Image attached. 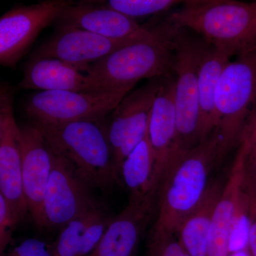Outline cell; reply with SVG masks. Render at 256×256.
<instances>
[{"instance_id":"cell-27","label":"cell","mask_w":256,"mask_h":256,"mask_svg":"<svg viewBox=\"0 0 256 256\" xmlns=\"http://www.w3.org/2000/svg\"><path fill=\"white\" fill-rule=\"evenodd\" d=\"M8 256H53L50 246L36 239H28L13 249Z\"/></svg>"},{"instance_id":"cell-24","label":"cell","mask_w":256,"mask_h":256,"mask_svg":"<svg viewBox=\"0 0 256 256\" xmlns=\"http://www.w3.org/2000/svg\"><path fill=\"white\" fill-rule=\"evenodd\" d=\"M146 256H192L175 235L170 232L152 230Z\"/></svg>"},{"instance_id":"cell-23","label":"cell","mask_w":256,"mask_h":256,"mask_svg":"<svg viewBox=\"0 0 256 256\" xmlns=\"http://www.w3.org/2000/svg\"><path fill=\"white\" fill-rule=\"evenodd\" d=\"M181 2L175 0H109L104 2L106 6L133 20L164 12Z\"/></svg>"},{"instance_id":"cell-18","label":"cell","mask_w":256,"mask_h":256,"mask_svg":"<svg viewBox=\"0 0 256 256\" xmlns=\"http://www.w3.org/2000/svg\"><path fill=\"white\" fill-rule=\"evenodd\" d=\"M18 86L42 92H94L86 74L70 64L50 58L32 57Z\"/></svg>"},{"instance_id":"cell-14","label":"cell","mask_w":256,"mask_h":256,"mask_svg":"<svg viewBox=\"0 0 256 256\" xmlns=\"http://www.w3.org/2000/svg\"><path fill=\"white\" fill-rule=\"evenodd\" d=\"M24 194L28 214L38 228H45L44 200L52 166V151L40 128L30 122L20 126Z\"/></svg>"},{"instance_id":"cell-2","label":"cell","mask_w":256,"mask_h":256,"mask_svg":"<svg viewBox=\"0 0 256 256\" xmlns=\"http://www.w3.org/2000/svg\"><path fill=\"white\" fill-rule=\"evenodd\" d=\"M226 156L218 130L182 158L165 176L156 202L152 230L175 234L185 216L202 200L214 170Z\"/></svg>"},{"instance_id":"cell-13","label":"cell","mask_w":256,"mask_h":256,"mask_svg":"<svg viewBox=\"0 0 256 256\" xmlns=\"http://www.w3.org/2000/svg\"><path fill=\"white\" fill-rule=\"evenodd\" d=\"M136 42L110 40L80 28H57L53 36L42 44L32 57L56 58L86 72L89 66Z\"/></svg>"},{"instance_id":"cell-28","label":"cell","mask_w":256,"mask_h":256,"mask_svg":"<svg viewBox=\"0 0 256 256\" xmlns=\"http://www.w3.org/2000/svg\"><path fill=\"white\" fill-rule=\"evenodd\" d=\"M249 137H250V146L246 156V170L248 174L252 178L256 186V122L255 111L252 114V120L248 126Z\"/></svg>"},{"instance_id":"cell-22","label":"cell","mask_w":256,"mask_h":256,"mask_svg":"<svg viewBox=\"0 0 256 256\" xmlns=\"http://www.w3.org/2000/svg\"><path fill=\"white\" fill-rule=\"evenodd\" d=\"M101 205L84 212L62 228L54 244L50 246L53 256H80L84 237L89 225L104 210Z\"/></svg>"},{"instance_id":"cell-6","label":"cell","mask_w":256,"mask_h":256,"mask_svg":"<svg viewBox=\"0 0 256 256\" xmlns=\"http://www.w3.org/2000/svg\"><path fill=\"white\" fill-rule=\"evenodd\" d=\"M256 107V50L239 56L224 68L215 96V129L226 154L238 148Z\"/></svg>"},{"instance_id":"cell-12","label":"cell","mask_w":256,"mask_h":256,"mask_svg":"<svg viewBox=\"0 0 256 256\" xmlns=\"http://www.w3.org/2000/svg\"><path fill=\"white\" fill-rule=\"evenodd\" d=\"M13 104L12 88L2 84L0 88V194L22 220L28 210L23 190L21 130L15 120Z\"/></svg>"},{"instance_id":"cell-16","label":"cell","mask_w":256,"mask_h":256,"mask_svg":"<svg viewBox=\"0 0 256 256\" xmlns=\"http://www.w3.org/2000/svg\"><path fill=\"white\" fill-rule=\"evenodd\" d=\"M158 196L129 198L111 220L97 246L87 256H136L148 224L156 213Z\"/></svg>"},{"instance_id":"cell-10","label":"cell","mask_w":256,"mask_h":256,"mask_svg":"<svg viewBox=\"0 0 256 256\" xmlns=\"http://www.w3.org/2000/svg\"><path fill=\"white\" fill-rule=\"evenodd\" d=\"M68 0H46L6 12L0 18V64L15 68L42 31L56 22Z\"/></svg>"},{"instance_id":"cell-1","label":"cell","mask_w":256,"mask_h":256,"mask_svg":"<svg viewBox=\"0 0 256 256\" xmlns=\"http://www.w3.org/2000/svg\"><path fill=\"white\" fill-rule=\"evenodd\" d=\"M156 36L133 42L89 66L86 75L92 92H130L143 79L174 74V35L176 26L166 20L148 26Z\"/></svg>"},{"instance_id":"cell-20","label":"cell","mask_w":256,"mask_h":256,"mask_svg":"<svg viewBox=\"0 0 256 256\" xmlns=\"http://www.w3.org/2000/svg\"><path fill=\"white\" fill-rule=\"evenodd\" d=\"M230 57L207 44L198 69L200 142L215 129V96L218 80Z\"/></svg>"},{"instance_id":"cell-7","label":"cell","mask_w":256,"mask_h":256,"mask_svg":"<svg viewBox=\"0 0 256 256\" xmlns=\"http://www.w3.org/2000/svg\"><path fill=\"white\" fill-rule=\"evenodd\" d=\"M129 92H41L28 99L25 112L30 122L62 124L104 121Z\"/></svg>"},{"instance_id":"cell-21","label":"cell","mask_w":256,"mask_h":256,"mask_svg":"<svg viewBox=\"0 0 256 256\" xmlns=\"http://www.w3.org/2000/svg\"><path fill=\"white\" fill-rule=\"evenodd\" d=\"M154 169V153L148 132L142 142L124 160L120 170V184L129 192V198L158 196Z\"/></svg>"},{"instance_id":"cell-26","label":"cell","mask_w":256,"mask_h":256,"mask_svg":"<svg viewBox=\"0 0 256 256\" xmlns=\"http://www.w3.org/2000/svg\"><path fill=\"white\" fill-rule=\"evenodd\" d=\"M246 184L249 196L248 246L252 256H256V186L247 171Z\"/></svg>"},{"instance_id":"cell-9","label":"cell","mask_w":256,"mask_h":256,"mask_svg":"<svg viewBox=\"0 0 256 256\" xmlns=\"http://www.w3.org/2000/svg\"><path fill=\"white\" fill-rule=\"evenodd\" d=\"M160 82L161 78L150 79L129 92L112 110L107 133L118 184L121 165L148 132L152 109Z\"/></svg>"},{"instance_id":"cell-8","label":"cell","mask_w":256,"mask_h":256,"mask_svg":"<svg viewBox=\"0 0 256 256\" xmlns=\"http://www.w3.org/2000/svg\"><path fill=\"white\" fill-rule=\"evenodd\" d=\"M92 188L68 160L52 152V172L44 200L45 228L62 229L100 205L92 196Z\"/></svg>"},{"instance_id":"cell-25","label":"cell","mask_w":256,"mask_h":256,"mask_svg":"<svg viewBox=\"0 0 256 256\" xmlns=\"http://www.w3.org/2000/svg\"><path fill=\"white\" fill-rule=\"evenodd\" d=\"M21 220L8 202L0 194V252L2 254L12 239L16 225Z\"/></svg>"},{"instance_id":"cell-19","label":"cell","mask_w":256,"mask_h":256,"mask_svg":"<svg viewBox=\"0 0 256 256\" xmlns=\"http://www.w3.org/2000/svg\"><path fill=\"white\" fill-rule=\"evenodd\" d=\"M224 183L222 178L212 180L202 200L175 232L182 245L192 256H207L214 213Z\"/></svg>"},{"instance_id":"cell-17","label":"cell","mask_w":256,"mask_h":256,"mask_svg":"<svg viewBox=\"0 0 256 256\" xmlns=\"http://www.w3.org/2000/svg\"><path fill=\"white\" fill-rule=\"evenodd\" d=\"M174 74L161 78L150 118L148 137L156 161L154 178L159 192L169 168L176 134Z\"/></svg>"},{"instance_id":"cell-29","label":"cell","mask_w":256,"mask_h":256,"mask_svg":"<svg viewBox=\"0 0 256 256\" xmlns=\"http://www.w3.org/2000/svg\"><path fill=\"white\" fill-rule=\"evenodd\" d=\"M255 119H256V110H255Z\"/></svg>"},{"instance_id":"cell-4","label":"cell","mask_w":256,"mask_h":256,"mask_svg":"<svg viewBox=\"0 0 256 256\" xmlns=\"http://www.w3.org/2000/svg\"><path fill=\"white\" fill-rule=\"evenodd\" d=\"M102 122L34 124L53 152L68 160L92 188L107 190L118 182L107 127Z\"/></svg>"},{"instance_id":"cell-11","label":"cell","mask_w":256,"mask_h":256,"mask_svg":"<svg viewBox=\"0 0 256 256\" xmlns=\"http://www.w3.org/2000/svg\"><path fill=\"white\" fill-rule=\"evenodd\" d=\"M250 146L248 126L216 206L207 256H229L232 228L237 216L248 208L246 156Z\"/></svg>"},{"instance_id":"cell-30","label":"cell","mask_w":256,"mask_h":256,"mask_svg":"<svg viewBox=\"0 0 256 256\" xmlns=\"http://www.w3.org/2000/svg\"></svg>"},{"instance_id":"cell-15","label":"cell","mask_w":256,"mask_h":256,"mask_svg":"<svg viewBox=\"0 0 256 256\" xmlns=\"http://www.w3.org/2000/svg\"><path fill=\"white\" fill-rule=\"evenodd\" d=\"M56 22L57 28H80L110 40L140 41L156 34L101 2H73Z\"/></svg>"},{"instance_id":"cell-5","label":"cell","mask_w":256,"mask_h":256,"mask_svg":"<svg viewBox=\"0 0 256 256\" xmlns=\"http://www.w3.org/2000/svg\"><path fill=\"white\" fill-rule=\"evenodd\" d=\"M186 28H176L174 35V104L176 134L166 174L200 142L198 69L207 43L192 36Z\"/></svg>"},{"instance_id":"cell-3","label":"cell","mask_w":256,"mask_h":256,"mask_svg":"<svg viewBox=\"0 0 256 256\" xmlns=\"http://www.w3.org/2000/svg\"><path fill=\"white\" fill-rule=\"evenodd\" d=\"M166 21L186 28L232 57L256 50V2L234 0H190Z\"/></svg>"}]
</instances>
